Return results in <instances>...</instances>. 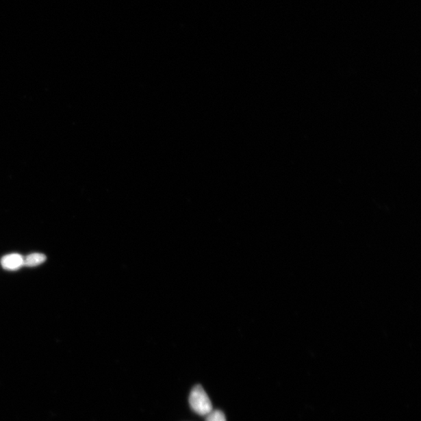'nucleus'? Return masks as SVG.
<instances>
[{"mask_svg":"<svg viewBox=\"0 0 421 421\" xmlns=\"http://www.w3.org/2000/svg\"><path fill=\"white\" fill-rule=\"evenodd\" d=\"M189 403L190 407L200 416L206 417L213 411L210 398L200 385H195L190 392Z\"/></svg>","mask_w":421,"mask_h":421,"instance_id":"1","label":"nucleus"},{"mask_svg":"<svg viewBox=\"0 0 421 421\" xmlns=\"http://www.w3.org/2000/svg\"><path fill=\"white\" fill-rule=\"evenodd\" d=\"M1 265L5 270L16 271L24 266V257L19 254H10L2 258Z\"/></svg>","mask_w":421,"mask_h":421,"instance_id":"2","label":"nucleus"},{"mask_svg":"<svg viewBox=\"0 0 421 421\" xmlns=\"http://www.w3.org/2000/svg\"><path fill=\"white\" fill-rule=\"evenodd\" d=\"M46 261V255L40 254V253H33V254L24 257V266L35 267L42 265Z\"/></svg>","mask_w":421,"mask_h":421,"instance_id":"3","label":"nucleus"},{"mask_svg":"<svg viewBox=\"0 0 421 421\" xmlns=\"http://www.w3.org/2000/svg\"><path fill=\"white\" fill-rule=\"evenodd\" d=\"M206 421H227L226 416L220 409L213 411L206 416Z\"/></svg>","mask_w":421,"mask_h":421,"instance_id":"4","label":"nucleus"}]
</instances>
